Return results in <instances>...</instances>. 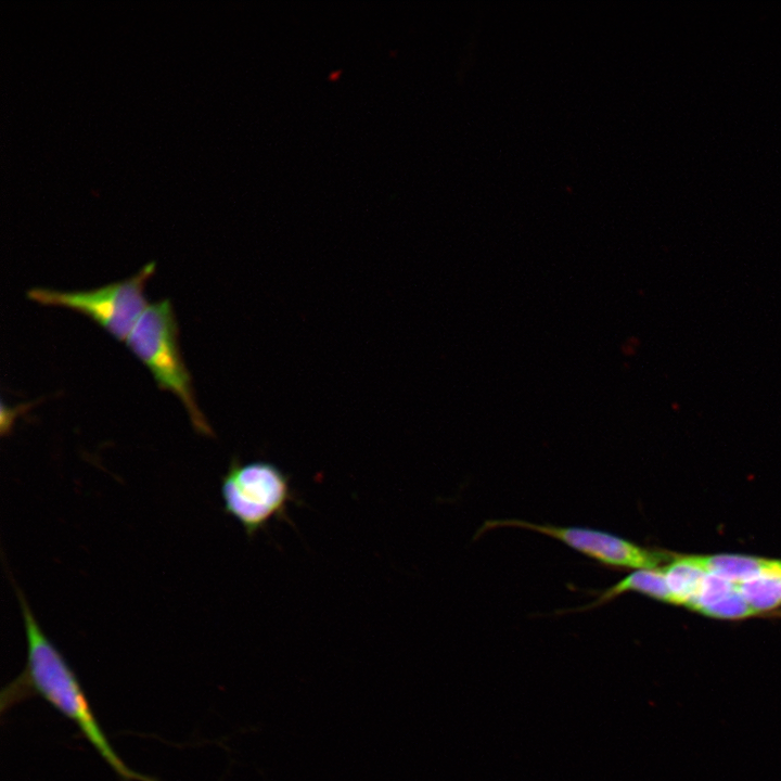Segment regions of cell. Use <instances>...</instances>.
<instances>
[{
	"mask_svg": "<svg viewBox=\"0 0 781 781\" xmlns=\"http://www.w3.org/2000/svg\"><path fill=\"white\" fill-rule=\"evenodd\" d=\"M27 640L23 671L1 691V713L37 695L69 719L100 757L123 781H157L140 773L119 757L92 709L81 683L56 645L41 629L21 588L12 579Z\"/></svg>",
	"mask_w": 781,
	"mask_h": 781,
	"instance_id": "6da1fadb",
	"label": "cell"
},
{
	"mask_svg": "<svg viewBox=\"0 0 781 781\" xmlns=\"http://www.w3.org/2000/svg\"><path fill=\"white\" fill-rule=\"evenodd\" d=\"M178 323L168 299L149 305L142 312L126 343L131 353L148 368L163 390L174 394L183 405L193 428L213 437L214 431L201 411L192 377L178 343Z\"/></svg>",
	"mask_w": 781,
	"mask_h": 781,
	"instance_id": "7a4b0ae2",
	"label": "cell"
},
{
	"mask_svg": "<svg viewBox=\"0 0 781 781\" xmlns=\"http://www.w3.org/2000/svg\"><path fill=\"white\" fill-rule=\"evenodd\" d=\"M223 511L252 539L272 521H286L289 505L297 502L291 477L268 461L241 462L232 457L220 478Z\"/></svg>",
	"mask_w": 781,
	"mask_h": 781,
	"instance_id": "3957f363",
	"label": "cell"
},
{
	"mask_svg": "<svg viewBox=\"0 0 781 781\" xmlns=\"http://www.w3.org/2000/svg\"><path fill=\"white\" fill-rule=\"evenodd\" d=\"M154 272L155 264L150 263L131 278L93 290L34 287L27 292V297L40 305L63 307L85 315L116 340L126 341L149 306L144 287Z\"/></svg>",
	"mask_w": 781,
	"mask_h": 781,
	"instance_id": "277c9868",
	"label": "cell"
},
{
	"mask_svg": "<svg viewBox=\"0 0 781 781\" xmlns=\"http://www.w3.org/2000/svg\"><path fill=\"white\" fill-rule=\"evenodd\" d=\"M497 527H517L549 536L601 564L617 568L653 569L673 559L668 553L641 547L614 534L585 527L497 520L486 522L479 532Z\"/></svg>",
	"mask_w": 781,
	"mask_h": 781,
	"instance_id": "5b68a950",
	"label": "cell"
},
{
	"mask_svg": "<svg viewBox=\"0 0 781 781\" xmlns=\"http://www.w3.org/2000/svg\"><path fill=\"white\" fill-rule=\"evenodd\" d=\"M695 559L708 573L735 585L761 577L779 563L777 559L743 554L695 555Z\"/></svg>",
	"mask_w": 781,
	"mask_h": 781,
	"instance_id": "8992f818",
	"label": "cell"
},
{
	"mask_svg": "<svg viewBox=\"0 0 781 781\" xmlns=\"http://www.w3.org/2000/svg\"><path fill=\"white\" fill-rule=\"evenodd\" d=\"M627 592H638L657 601L677 605L676 598L668 587L663 568H653L638 569L627 575L617 584L602 591L586 609L599 606Z\"/></svg>",
	"mask_w": 781,
	"mask_h": 781,
	"instance_id": "52a82bcc",
	"label": "cell"
},
{
	"mask_svg": "<svg viewBox=\"0 0 781 781\" xmlns=\"http://www.w3.org/2000/svg\"><path fill=\"white\" fill-rule=\"evenodd\" d=\"M663 572L677 605L690 609L708 572L696 561L695 555L674 556L663 567Z\"/></svg>",
	"mask_w": 781,
	"mask_h": 781,
	"instance_id": "ba28073f",
	"label": "cell"
},
{
	"mask_svg": "<svg viewBox=\"0 0 781 781\" xmlns=\"http://www.w3.org/2000/svg\"><path fill=\"white\" fill-rule=\"evenodd\" d=\"M752 609L760 614L781 606V560L766 575L739 585Z\"/></svg>",
	"mask_w": 781,
	"mask_h": 781,
	"instance_id": "9c48e42d",
	"label": "cell"
}]
</instances>
